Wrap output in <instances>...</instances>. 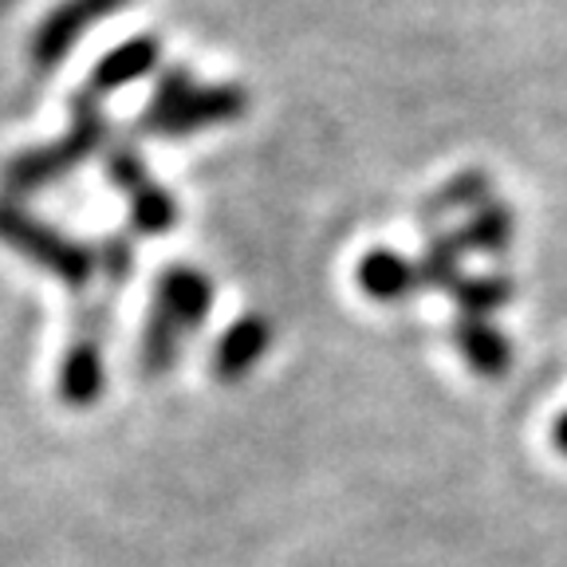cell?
<instances>
[{
  "mask_svg": "<svg viewBox=\"0 0 567 567\" xmlns=\"http://www.w3.org/2000/svg\"><path fill=\"white\" fill-rule=\"evenodd\" d=\"M182 339H186V331L177 328V323H169L158 308H151V316H146V331H142V354H138L142 374H146V379L166 374L169 367L177 363V354H182Z\"/></svg>",
  "mask_w": 567,
  "mask_h": 567,
  "instance_id": "obj_16",
  "label": "cell"
},
{
  "mask_svg": "<svg viewBox=\"0 0 567 567\" xmlns=\"http://www.w3.org/2000/svg\"><path fill=\"white\" fill-rule=\"evenodd\" d=\"M453 303H457V316L465 319H488L493 311H501L505 303H513L516 288L513 276H465V280L453 288Z\"/></svg>",
  "mask_w": 567,
  "mask_h": 567,
  "instance_id": "obj_15",
  "label": "cell"
},
{
  "mask_svg": "<svg viewBox=\"0 0 567 567\" xmlns=\"http://www.w3.org/2000/svg\"><path fill=\"white\" fill-rule=\"evenodd\" d=\"M453 347L465 359V367L477 371L481 379H505L513 371V343L488 319L457 316V323H453Z\"/></svg>",
  "mask_w": 567,
  "mask_h": 567,
  "instance_id": "obj_9",
  "label": "cell"
},
{
  "mask_svg": "<svg viewBox=\"0 0 567 567\" xmlns=\"http://www.w3.org/2000/svg\"><path fill=\"white\" fill-rule=\"evenodd\" d=\"M0 245L17 248L20 257L32 260L40 272L68 284L71 292L91 288V280L99 276L95 248L71 240L68 233L40 221V217H28V213L12 202H0Z\"/></svg>",
  "mask_w": 567,
  "mask_h": 567,
  "instance_id": "obj_3",
  "label": "cell"
},
{
  "mask_svg": "<svg viewBox=\"0 0 567 567\" xmlns=\"http://www.w3.org/2000/svg\"><path fill=\"white\" fill-rule=\"evenodd\" d=\"M111 311H115V292H106L103 300L87 303L75 316V331H71V347L63 351L60 363V399L71 410H87L91 402L103 399L106 386V331H111Z\"/></svg>",
  "mask_w": 567,
  "mask_h": 567,
  "instance_id": "obj_4",
  "label": "cell"
},
{
  "mask_svg": "<svg viewBox=\"0 0 567 567\" xmlns=\"http://www.w3.org/2000/svg\"><path fill=\"white\" fill-rule=\"evenodd\" d=\"M551 445H556V453L567 457V414H559L556 425H551Z\"/></svg>",
  "mask_w": 567,
  "mask_h": 567,
  "instance_id": "obj_18",
  "label": "cell"
},
{
  "mask_svg": "<svg viewBox=\"0 0 567 567\" xmlns=\"http://www.w3.org/2000/svg\"><path fill=\"white\" fill-rule=\"evenodd\" d=\"M488 202H493V177L481 174V169H465V174L450 177V182H445L430 202H422L417 217H422L425 229L434 233V225L445 221L450 213H473Z\"/></svg>",
  "mask_w": 567,
  "mask_h": 567,
  "instance_id": "obj_12",
  "label": "cell"
},
{
  "mask_svg": "<svg viewBox=\"0 0 567 567\" xmlns=\"http://www.w3.org/2000/svg\"><path fill=\"white\" fill-rule=\"evenodd\" d=\"M158 63H162L158 35H134V40L118 44L115 52H106L103 60L95 63L87 87L106 99V95H115V91L131 87V83L146 80L151 71H158Z\"/></svg>",
  "mask_w": 567,
  "mask_h": 567,
  "instance_id": "obj_8",
  "label": "cell"
},
{
  "mask_svg": "<svg viewBox=\"0 0 567 567\" xmlns=\"http://www.w3.org/2000/svg\"><path fill=\"white\" fill-rule=\"evenodd\" d=\"M99 252V280L106 284V292H123L134 276V245L126 233H115V237H103L95 245Z\"/></svg>",
  "mask_w": 567,
  "mask_h": 567,
  "instance_id": "obj_17",
  "label": "cell"
},
{
  "mask_svg": "<svg viewBox=\"0 0 567 567\" xmlns=\"http://www.w3.org/2000/svg\"><path fill=\"white\" fill-rule=\"evenodd\" d=\"M268 343H272L268 319L240 316L237 323L221 336L217 351H213V379L217 382H240L252 367L260 363V359H265Z\"/></svg>",
  "mask_w": 567,
  "mask_h": 567,
  "instance_id": "obj_10",
  "label": "cell"
},
{
  "mask_svg": "<svg viewBox=\"0 0 567 567\" xmlns=\"http://www.w3.org/2000/svg\"><path fill=\"white\" fill-rule=\"evenodd\" d=\"M513 237H516V213L505 202H488L481 209H473L465 229H461L465 248L481 252V257H505L508 248H513Z\"/></svg>",
  "mask_w": 567,
  "mask_h": 567,
  "instance_id": "obj_13",
  "label": "cell"
},
{
  "mask_svg": "<svg viewBox=\"0 0 567 567\" xmlns=\"http://www.w3.org/2000/svg\"><path fill=\"white\" fill-rule=\"evenodd\" d=\"M465 240H461V233H430V240H425V252L422 260H417V280H422V288H430V292H453L465 276H461V260H465Z\"/></svg>",
  "mask_w": 567,
  "mask_h": 567,
  "instance_id": "obj_14",
  "label": "cell"
},
{
  "mask_svg": "<svg viewBox=\"0 0 567 567\" xmlns=\"http://www.w3.org/2000/svg\"><path fill=\"white\" fill-rule=\"evenodd\" d=\"M111 138V118L103 111V95L83 83L71 95V131L63 138L48 142L40 151H24L0 169V194L4 197H32L44 194L48 186L71 177L99 146Z\"/></svg>",
  "mask_w": 567,
  "mask_h": 567,
  "instance_id": "obj_1",
  "label": "cell"
},
{
  "mask_svg": "<svg viewBox=\"0 0 567 567\" xmlns=\"http://www.w3.org/2000/svg\"><path fill=\"white\" fill-rule=\"evenodd\" d=\"M359 288L379 303H399L406 296L422 292V280H417V265L402 257V252H394V248H371L359 260Z\"/></svg>",
  "mask_w": 567,
  "mask_h": 567,
  "instance_id": "obj_11",
  "label": "cell"
},
{
  "mask_svg": "<svg viewBox=\"0 0 567 567\" xmlns=\"http://www.w3.org/2000/svg\"><path fill=\"white\" fill-rule=\"evenodd\" d=\"M103 169H106V182H111V186L126 197V205H131L134 229L146 233V237H158V233L174 229V221H177L174 197L151 177V169H146V162H142L138 146H134L131 138L115 142V146L106 151Z\"/></svg>",
  "mask_w": 567,
  "mask_h": 567,
  "instance_id": "obj_5",
  "label": "cell"
},
{
  "mask_svg": "<svg viewBox=\"0 0 567 567\" xmlns=\"http://www.w3.org/2000/svg\"><path fill=\"white\" fill-rule=\"evenodd\" d=\"M126 4L131 0H63V4H55L40 20L32 44H28V55H32V63L40 71H55L71 55V48L80 44L91 24H103L106 17H115Z\"/></svg>",
  "mask_w": 567,
  "mask_h": 567,
  "instance_id": "obj_6",
  "label": "cell"
},
{
  "mask_svg": "<svg viewBox=\"0 0 567 567\" xmlns=\"http://www.w3.org/2000/svg\"><path fill=\"white\" fill-rule=\"evenodd\" d=\"M248 111L240 87H197L186 68H166L158 75V91L134 123V134L146 138H186L209 126L233 123Z\"/></svg>",
  "mask_w": 567,
  "mask_h": 567,
  "instance_id": "obj_2",
  "label": "cell"
},
{
  "mask_svg": "<svg viewBox=\"0 0 567 567\" xmlns=\"http://www.w3.org/2000/svg\"><path fill=\"white\" fill-rule=\"evenodd\" d=\"M151 308H158L169 323H177V328L189 336V331L202 328L205 316H209V308H213L209 276L197 272V268H186V265L166 268V272L154 280V303Z\"/></svg>",
  "mask_w": 567,
  "mask_h": 567,
  "instance_id": "obj_7",
  "label": "cell"
}]
</instances>
